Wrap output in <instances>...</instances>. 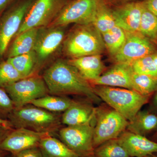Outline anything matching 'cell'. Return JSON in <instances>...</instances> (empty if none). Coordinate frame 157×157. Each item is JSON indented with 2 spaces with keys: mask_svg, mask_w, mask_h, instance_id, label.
I'll list each match as a JSON object with an SVG mask.
<instances>
[{
  "mask_svg": "<svg viewBox=\"0 0 157 157\" xmlns=\"http://www.w3.org/2000/svg\"><path fill=\"white\" fill-rule=\"evenodd\" d=\"M42 77L52 95L82 96L98 105L102 101L92 86L67 61L60 59L54 62L45 70Z\"/></svg>",
  "mask_w": 157,
  "mask_h": 157,
  "instance_id": "cell-1",
  "label": "cell"
},
{
  "mask_svg": "<svg viewBox=\"0 0 157 157\" xmlns=\"http://www.w3.org/2000/svg\"><path fill=\"white\" fill-rule=\"evenodd\" d=\"M14 129L24 128L52 135L61 127V116L28 104L15 108L8 117Z\"/></svg>",
  "mask_w": 157,
  "mask_h": 157,
  "instance_id": "cell-2",
  "label": "cell"
},
{
  "mask_svg": "<svg viewBox=\"0 0 157 157\" xmlns=\"http://www.w3.org/2000/svg\"><path fill=\"white\" fill-rule=\"evenodd\" d=\"M96 94L102 101L130 121L149 101L150 96H144L134 90L124 88L96 86Z\"/></svg>",
  "mask_w": 157,
  "mask_h": 157,
  "instance_id": "cell-3",
  "label": "cell"
},
{
  "mask_svg": "<svg viewBox=\"0 0 157 157\" xmlns=\"http://www.w3.org/2000/svg\"><path fill=\"white\" fill-rule=\"evenodd\" d=\"M105 48L102 35L92 24L78 25L68 35L63 50L71 59L101 54Z\"/></svg>",
  "mask_w": 157,
  "mask_h": 157,
  "instance_id": "cell-4",
  "label": "cell"
},
{
  "mask_svg": "<svg viewBox=\"0 0 157 157\" xmlns=\"http://www.w3.org/2000/svg\"><path fill=\"white\" fill-rule=\"evenodd\" d=\"M96 108L93 145L95 148L108 140L117 139L127 129L128 121L107 104Z\"/></svg>",
  "mask_w": 157,
  "mask_h": 157,
  "instance_id": "cell-5",
  "label": "cell"
},
{
  "mask_svg": "<svg viewBox=\"0 0 157 157\" xmlns=\"http://www.w3.org/2000/svg\"><path fill=\"white\" fill-rule=\"evenodd\" d=\"M36 0H21L6 10L0 17V59L19 30L26 15Z\"/></svg>",
  "mask_w": 157,
  "mask_h": 157,
  "instance_id": "cell-6",
  "label": "cell"
},
{
  "mask_svg": "<svg viewBox=\"0 0 157 157\" xmlns=\"http://www.w3.org/2000/svg\"><path fill=\"white\" fill-rule=\"evenodd\" d=\"M95 123L96 118L86 124L61 128L59 131L60 138L62 142L80 156L94 155L93 139Z\"/></svg>",
  "mask_w": 157,
  "mask_h": 157,
  "instance_id": "cell-7",
  "label": "cell"
},
{
  "mask_svg": "<svg viewBox=\"0 0 157 157\" xmlns=\"http://www.w3.org/2000/svg\"><path fill=\"white\" fill-rule=\"evenodd\" d=\"M4 89L11 98L15 108L22 107L49 94L43 77L37 74L22 78Z\"/></svg>",
  "mask_w": 157,
  "mask_h": 157,
  "instance_id": "cell-8",
  "label": "cell"
},
{
  "mask_svg": "<svg viewBox=\"0 0 157 157\" xmlns=\"http://www.w3.org/2000/svg\"><path fill=\"white\" fill-rule=\"evenodd\" d=\"M101 0H73L67 2L47 27L66 26L71 23L92 24Z\"/></svg>",
  "mask_w": 157,
  "mask_h": 157,
  "instance_id": "cell-9",
  "label": "cell"
},
{
  "mask_svg": "<svg viewBox=\"0 0 157 157\" xmlns=\"http://www.w3.org/2000/svg\"><path fill=\"white\" fill-rule=\"evenodd\" d=\"M67 3L66 0H36L15 37L30 29L48 26Z\"/></svg>",
  "mask_w": 157,
  "mask_h": 157,
  "instance_id": "cell-10",
  "label": "cell"
},
{
  "mask_svg": "<svg viewBox=\"0 0 157 157\" xmlns=\"http://www.w3.org/2000/svg\"><path fill=\"white\" fill-rule=\"evenodd\" d=\"M126 33V39L122 47L113 57L116 63L130 64L144 57L150 55L157 50L155 45L139 32Z\"/></svg>",
  "mask_w": 157,
  "mask_h": 157,
  "instance_id": "cell-11",
  "label": "cell"
},
{
  "mask_svg": "<svg viewBox=\"0 0 157 157\" xmlns=\"http://www.w3.org/2000/svg\"><path fill=\"white\" fill-rule=\"evenodd\" d=\"M50 135H52L24 128L14 129L0 142V150L10 152L14 156L26 150L39 147L42 138Z\"/></svg>",
  "mask_w": 157,
  "mask_h": 157,
  "instance_id": "cell-12",
  "label": "cell"
},
{
  "mask_svg": "<svg viewBox=\"0 0 157 157\" xmlns=\"http://www.w3.org/2000/svg\"><path fill=\"white\" fill-rule=\"evenodd\" d=\"M144 6V1H140L110 7L116 25L128 33L139 32Z\"/></svg>",
  "mask_w": 157,
  "mask_h": 157,
  "instance_id": "cell-13",
  "label": "cell"
},
{
  "mask_svg": "<svg viewBox=\"0 0 157 157\" xmlns=\"http://www.w3.org/2000/svg\"><path fill=\"white\" fill-rule=\"evenodd\" d=\"M64 26L46 27L42 30L39 28V35L34 51L39 66L56 50L65 37Z\"/></svg>",
  "mask_w": 157,
  "mask_h": 157,
  "instance_id": "cell-14",
  "label": "cell"
},
{
  "mask_svg": "<svg viewBox=\"0 0 157 157\" xmlns=\"http://www.w3.org/2000/svg\"><path fill=\"white\" fill-rule=\"evenodd\" d=\"M132 72L130 65L117 63L90 83L93 86H103L133 90L132 81Z\"/></svg>",
  "mask_w": 157,
  "mask_h": 157,
  "instance_id": "cell-15",
  "label": "cell"
},
{
  "mask_svg": "<svg viewBox=\"0 0 157 157\" xmlns=\"http://www.w3.org/2000/svg\"><path fill=\"white\" fill-rule=\"evenodd\" d=\"M130 157H144L157 153V143L126 130L117 138Z\"/></svg>",
  "mask_w": 157,
  "mask_h": 157,
  "instance_id": "cell-16",
  "label": "cell"
},
{
  "mask_svg": "<svg viewBox=\"0 0 157 157\" xmlns=\"http://www.w3.org/2000/svg\"><path fill=\"white\" fill-rule=\"evenodd\" d=\"M92 102L75 101L61 116L62 124L74 126L90 122L95 119L96 108Z\"/></svg>",
  "mask_w": 157,
  "mask_h": 157,
  "instance_id": "cell-17",
  "label": "cell"
},
{
  "mask_svg": "<svg viewBox=\"0 0 157 157\" xmlns=\"http://www.w3.org/2000/svg\"><path fill=\"white\" fill-rule=\"evenodd\" d=\"M67 62L76 68L82 76L89 82L98 78L105 69L101 54L71 59Z\"/></svg>",
  "mask_w": 157,
  "mask_h": 157,
  "instance_id": "cell-18",
  "label": "cell"
},
{
  "mask_svg": "<svg viewBox=\"0 0 157 157\" xmlns=\"http://www.w3.org/2000/svg\"><path fill=\"white\" fill-rule=\"evenodd\" d=\"M39 28L30 29L14 37L11 45L7 49V57H13L29 53L34 50Z\"/></svg>",
  "mask_w": 157,
  "mask_h": 157,
  "instance_id": "cell-19",
  "label": "cell"
},
{
  "mask_svg": "<svg viewBox=\"0 0 157 157\" xmlns=\"http://www.w3.org/2000/svg\"><path fill=\"white\" fill-rule=\"evenodd\" d=\"M157 129L156 114L147 110H140L134 118L128 122L126 130L145 136Z\"/></svg>",
  "mask_w": 157,
  "mask_h": 157,
  "instance_id": "cell-20",
  "label": "cell"
},
{
  "mask_svg": "<svg viewBox=\"0 0 157 157\" xmlns=\"http://www.w3.org/2000/svg\"><path fill=\"white\" fill-rule=\"evenodd\" d=\"M39 147L45 157H82L52 135L42 138Z\"/></svg>",
  "mask_w": 157,
  "mask_h": 157,
  "instance_id": "cell-21",
  "label": "cell"
},
{
  "mask_svg": "<svg viewBox=\"0 0 157 157\" xmlns=\"http://www.w3.org/2000/svg\"><path fill=\"white\" fill-rule=\"evenodd\" d=\"M6 60L13 65L24 78L37 75L39 65L34 50L18 56L8 58Z\"/></svg>",
  "mask_w": 157,
  "mask_h": 157,
  "instance_id": "cell-22",
  "label": "cell"
},
{
  "mask_svg": "<svg viewBox=\"0 0 157 157\" xmlns=\"http://www.w3.org/2000/svg\"><path fill=\"white\" fill-rule=\"evenodd\" d=\"M75 101L66 96H51L48 94L31 101L29 104L57 113L65 112Z\"/></svg>",
  "mask_w": 157,
  "mask_h": 157,
  "instance_id": "cell-23",
  "label": "cell"
},
{
  "mask_svg": "<svg viewBox=\"0 0 157 157\" xmlns=\"http://www.w3.org/2000/svg\"><path fill=\"white\" fill-rule=\"evenodd\" d=\"M92 24L101 35L116 25L111 8L103 0H101L99 3Z\"/></svg>",
  "mask_w": 157,
  "mask_h": 157,
  "instance_id": "cell-24",
  "label": "cell"
},
{
  "mask_svg": "<svg viewBox=\"0 0 157 157\" xmlns=\"http://www.w3.org/2000/svg\"><path fill=\"white\" fill-rule=\"evenodd\" d=\"M105 48L113 57L120 50L126 39L125 31L116 25L111 29L102 34Z\"/></svg>",
  "mask_w": 157,
  "mask_h": 157,
  "instance_id": "cell-25",
  "label": "cell"
},
{
  "mask_svg": "<svg viewBox=\"0 0 157 157\" xmlns=\"http://www.w3.org/2000/svg\"><path fill=\"white\" fill-rule=\"evenodd\" d=\"M133 90L144 96H151L157 90V77L132 72Z\"/></svg>",
  "mask_w": 157,
  "mask_h": 157,
  "instance_id": "cell-26",
  "label": "cell"
},
{
  "mask_svg": "<svg viewBox=\"0 0 157 157\" xmlns=\"http://www.w3.org/2000/svg\"><path fill=\"white\" fill-rule=\"evenodd\" d=\"M139 33L151 41H155L157 37V16L146 8L144 3Z\"/></svg>",
  "mask_w": 157,
  "mask_h": 157,
  "instance_id": "cell-27",
  "label": "cell"
},
{
  "mask_svg": "<svg viewBox=\"0 0 157 157\" xmlns=\"http://www.w3.org/2000/svg\"><path fill=\"white\" fill-rule=\"evenodd\" d=\"M96 157H130L117 138L106 141L94 149Z\"/></svg>",
  "mask_w": 157,
  "mask_h": 157,
  "instance_id": "cell-28",
  "label": "cell"
},
{
  "mask_svg": "<svg viewBox=\"0 0 157 157\" xmlns=\"http://www.w3.org/2000/svg\"><path fill=\"white\" fill-rule=\"evenodd\" d=\"M25 78L8 61L0 63V87L7 86Z\"/></svg>",
  "mask_w": 157,
  "mask_h": 157,
  "instance_id": "cell-29",
  "label": "cell"
},
{
  "mask_svg": "<svg viewBox=\"0 0 157 157\" xmlns=\"http://www.w3.org/2000/svg\"><path fill=\"white\" fill-rule=\"evenodd\" d=\"M129 65L134 73L157 77V67L151 55L136 60Z\"/></svg>",
  "mask_w": 157,
  "mask_h": 157,
  "instance_id": "cell-30",
  "label": "cell"
},
{
  "mask_svg": "<svg viewBox=\"0 0 157 157\" xmlns=\"http://www.w3.org/2000/svg\"><path fill=\"white\" fill-rule=\"evenodd\" d=\"M14 109V104L8 93L0 87V118L6 119Z\"/></svg>",
  "mask_w": 157,
  "mask_h": 157,
  "instance_id": "cell-31",
  "label": "cell"
},
{
  "mask_svg": "<svg viewBox=\"0 0 157 157\" xmlns=\"http://www.w3.org/2000/svg\"><path fill=\"white\" fill-rule=\"evenodd\" d=\"M14 157H45L39 147L26 150L14 155Z\"/></svg>",
  "mask_w": 157,
  "mask_h": 157,
  "instance_id": "cell-32",
  "label": "cell"
},
{
  "mask_svg": "<svg viewBox=\"0 0 157 157\" xmlns=\"http://www.w3.org/2000/svg\"><path fill=\"white\" fill-rule=\"evenodd\" d=\"M104 2L111 7L114 6H119L122 4L125 3L131 2H140V1H144V0H103Z\"/></svg>",
  "mask_w": 157,
  "mask_h": 157,
  "instance_id": "cell-33",
  "label": "cell"
},
{
  "mask_svg": "<svg viewBox=\"0 0 157 157\" xmlns=\"http://www.w3.org/2000/svg\"><path fill=\"white\" fill-rule=\"evenodd\" d=\"M144 2L146 8L157 16V0H144Z\"/></svg>",
  "mask_w": 157,
  "mask_h": 157,
  "instance_id": "cell-34",
  "label": "cell"
},
{
  "mask_svg": "<svg viewBox=\"0 0 157 157\" xmlns=\"http://www.w3.org/2000/svg\"><path fill=\"white\" fill-rule=\"evenodd\" d=\"M0 128L10 131L14 129L10 121L1 118H0Z\"/></svg>",
  "mask_w": 157,
  "mask_h": 157,
  "instance_id": "cell-35",
  "label": "cell"
},
{
  "mask_svg": "<svg viewBox=\"0 0 157 157\" xmlns=\"http://www.w3.org/2000/svg\"><path fill=\"white\" fill-rule=\"evenodd\" d=\"M14 0H0V17Z\"/></svg>",
  "mask_w": 157,
  "mask_h": 157,
  "instance_id": "cell-36",
  "label": "cell"
},
{
  "mask_svg": "<svg viewBox=\"0 0 157 157\" xmlns=\"http://www.w3.org/2000/svg\"><path fill=\"white\" fill-rule=\"evenodd\" d=\"M11 131L10 130H6L0 128V142L6 137Z\"/></svg>",
  "mask_w": 157,
  "mask_h": 157,
  "instance_id": "cell-37",
  "label": "cell"
},
{
  "mask_svg": "<svg viewBox=\"0 0 157 157\" xmlns=\"http://www.w3.org/2000/svg\"><path fill=\"white\" fill-rule=\"evenodd\" d=\"M154 94V96L152 101L153 105L155 109L157 110V90Z\"/></svg>",
  "mask_w": 157,
  "mask_h": 157,
  "instance_id": "cell-38",
  "label": "cell"
},
{
  "mask_svg": "<svg viewBox=\"0 0 157 157\" xmlns=\"http://www.w3.org/2000/svg\"><path fill=\"white\" fill-rule=\"evenodd\" d=\"M152 58L153 60L154 61L155 64L156 65L157 67V50L154 53L151 55Z\"/></svg>",
  "mask_w": 157,
  "mask_h": 157,
  "instance_id": "cell-39",
  "label": "cell"
},
{
  "mask_svg": "<svg viewBox=\"0 0 157 157\" xmlns=\"http://www.w3.org/2000/svg\"><path fill=\"white\" fill-rule=\"evenodd\" d=\"M157 143V129L154 135L153 136V140Z\"/></svg>",
  "mask_w": 157,
  "mask_h": 157,
  "instance_id": "cell-40",
  "label": "cell"
},
{
  "mask_svg": "<svg viewBox=\"0 0 157 157\" xmlns=\"http://www.w3.org/2000/svg\"><path fill=\"white\" fill-rule=\"evenodd\" d=\"M6 151L0 150V157H4L6 156Z\"/></svg>",
  "mask_w": 157,
  "mask_h": 157,
  "instance_id": "cell-41",
  "label": "cell"
},
{
  "mask_svg": "<svg viewBox=\"0 0 157 157\" xmlns=\"http://www.w3.org/2000/svg\"><path fill=\"white\" fill-rule=\"evenodd\" d=\"M144 157H156L154 155H149L146 156Z\"/></svg>",
  "mask_w": 157,
  "mask_h": 157,
  "instance_id": "cell-42",
  "label": "cell"
},
{
  "mask_svg": "<svg viewBox=\"0 0 157 157\" xmlns=\"http://www.w3.org/2000/svg\"><path fill=\"white\" fill-rule=\"evenodd\" d=\"M155 42H156V43L157 44V37L155 41Z\"/></svg>",
  "mask_w": 157,
  "mask_h": 157,
  "instance_id": "cell-43",
  "label": "cell"
},
{
  "mask_svg": "<svg viewBox=\"0 0 157 157\" xmlns=\"http://www.w3.org/2000/svg\"><path fill=\"white\" fill-rule=\"evenodd\" d=\"M96 157L94 155L92 156H90V157Z\"/></svg>",
  "mask_w": 157,
  "mask_h": 157,
  "instance_id": "cell-44",
  "label": "cell"
}]
</instances>
